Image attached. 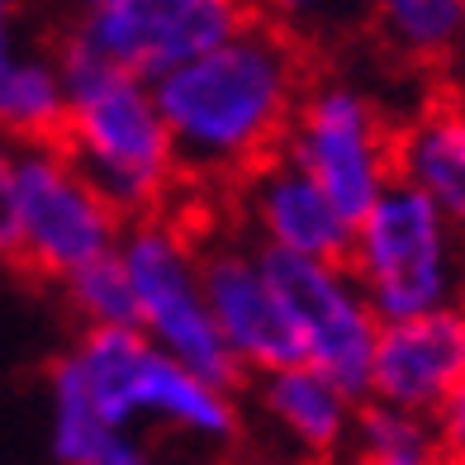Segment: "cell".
Wrapping results in <instances>:
<instances>
[{"instance_id": "8", "label": "cell", "mask_w": 465, "mask_h": 465, "mask_svg": "<svg viewBox=\"0 0 465 465\" xmlns=\"http://www.w3.org/2000/svg\"><path fill=\"white\" fill-rule=\"evenodd\" d=\"M257 10H266L262 0H91L76 29L104 62L162 76L232 38Z\"/></svg>"}, {"instance_id": "1", "label": "cell", "mask_w": 465, "mask_h": 465, "mask_svg": "<svg viewBox=\"0 0 465 465\" xmlns=\"http://www.w3.org/2000/svg\"><path fill=\"white\" fill-rule=\"evenodd\" d=\"M319 86L300 29L257 10L223 44L157 76V110L172 129L176 176L242 195V185L285 157L300 104Z\"/></svg>"}, {"instance_id": "19", "label": "cell", "mask_w": 465, "mask_h": 465, "mask_svg": "<svg viewBox=\"0 0 465 465\" xmlns=\"http://www.w3.org/2000/svg\"><path fill=\"white\" fill-rule=\"evenodd\" d=\"M53 390H57V456L67 465H100L114 437H110V422L95 409L76 356L53 366Z\"/></svg>"}, {"instance_id": "21", "label": "cell", "mask_w": 465, "mask_h": 465, "mask_svg": "<svg viewBox=\"0 0 465 465\" xmlns=\"http://www.w3.org/2000/svg\"><path fill=\"white\" fill-rule=\"evenodd\" d=\"M437 432H441V447H447L451 460H465V375L456 380V390L441 399V409L432 413Z\"/></svg>"}, {"instance_id": "25", "label": "cell", "mask_w": 465, "mask_h": 465, "mask_svg": "<svg viewBox=\"0 0 465 465\" xmlns=\"http://www.w3.org/2000/svg\"><path fill=\"white\" fill-rule=\"evenodd\" d=\"M10 62H5V19H0V72H5Z\"/></svg>"}, {"instance_id": "9", "label": "cell", "mask_w": 465, "mask_h": 465, "mask_svg": "<svg viewBox=\"0 0 465 465\" xmlns=\"http://www.w3.org/2000/svg\"><path fill=\"white\" fill-rule=\"evenodd\" d=\"M190 257L200 262V285H204L209 313H214L219 332L228 337V347L242 361L266 366V371L309 366L304 332L294 328L290 309L281 304V294L271 290L257 262L232 247H209V242H195Z\"/></svg>"}, {"instance_id": "2", "label": "cell", "mask_w": 465, "mask_h": 465, "mask_svg": "<svg viewBox=\"0 0 465 465\" xmlns=\"http://www.w3.org/2000/svg\"><path fill=\"white\" fill-rule=\"evenodd\" d=\"M53 57L67 91V147L57 157L72 162L119 219H153L181 176L172 129L143 76L104 62L76 25L53 34Z\"/></svg>"}, {"instance_id": "17", "label": "cell", "mask_w": 465, "mask_h": 465, "mask_svg": "<svg viewBox=\"0 0 465 465\" xmlns=\"http://www.w3.org/2000/svg\"><path fill=\"white\" fill-rule=\"evenodd\" d=\"M356 465H451V456L428 413L375 399L356 413Z\"/></svg>"}, {"instance_id": "11", "label": "cell", "mask_w": 465, "mask_h": 465, "mask_svg": "<svg viewBox=\"0 0 465 465\" xmlns=\"http://www.w3.org/2000/svg\"><path fill=\"white\" fill-rule=\"evenodd\" d=\"M242 195L257 209V223L266 228V238L276 247H290V252H304V257H319V262H332V266H347L351 257V219L328 200V190L313 181L300 162L290 157H276L257 172Z\"/></svg>"}, {"instance_id": "6", "label": "cell", "mask_w": 465, "mask_h": 465, "mask_svg": "<svg viewBox=\"0 0 465 465\" xmlns=\"http://www.w3.org/2000/svg\"><path fill=\"white\" fill-rule=\"evenodd\" d=\"M257 266L271 281V290L281 294V304L290 309L294 328L304 332L309 366H319L351 399L366 394L380 319L366 304L361 285L351 281V271L319 262V257H304V252L276 247V242L257 257Z\"/></svg>"}, {"instance_id": "5", "label": "cell", "mask_w": 465, "mask_h": 465, "mask_svg": "<svg viewBox=\"0 0 465 465\" xmlns=\"http://www.w3.org/2000/svg\"><path fill=\"white\" fill-rule=\"evenodd\" d=\"M124 266L134 276L143 323L176 351L185 371H195L204 385L214 390H238L242 385V356L228 347L219 332L214 313H209L204 285L195 281V257L176 242V232L157 214L138 219L129 247H124Z\"/></svg>"}, {"instance_id": "3", "label": "cell", "mask_w": 465, "mask_h": 465, "mask_svg": "<svg viewBox=\"0 0 465 465\" xmlns=\"http://www.w3.org/2000/svg\"><path fill=\"white\" fill-rule=\"evenodd\" d=\"M456 232L460 228L409 181L380 190V200L351 228L347 257L351 281L361 285L380 323L460 304L465 257Z\"/></svg>"}, {"instance_id": "24", "label": "cell", "mask_w": 465, "mask_h": 465, "mask_svg": "<svg viewBox=\"0 0 465 465\" xmlns=\"http://www.w3.org/2000/svg\"><path fill=\"white\" fill-rule=\"evenodd\" d=\"M100 465H143V460H138L129 447H119V441H110V451L100 456Z\"/></svg>"}, {"instance_id": "26", "label": "cell", "mask_w": 465, "mask_h": 465, "mask_svg": "<svg viewBox=\"0 0 465 465\" xmlns=\"http://www.w3.org/2000/svg\"><path fill=\"white\" fill-rule=\"evenodd\" d=\"M10 5H15V0H0V19H5V10H10Z\"/></svg>"}, {"instance_id": "27", "label": "cell", "mask_w": 465, "mask_h": 465, "mask_svg": "<svg viewBox=\"0 0 465 465\" xmlns=\"http://www.w3.org/2000/svg\"><path fill=\"white\" fill-rule=\"evenodd\" d=\"M451 465H465V460H451Z\"/></svg>"}, {"instance_id": "10", "label": "cell", "mask_w": 465, "mask_h": 465, "mask_svg": "<svg viewBox=\"0 0 465 465\" xmlns=\"http://www.w3.org/2000/svg\"><path fill=\"white\" fill-rule=\"evenodd\" d=\"M465 375V309H428L409 319H385L375 332L371 356V394L380 404L437 413L441 399Z\"/></svg>"}, {"instance_id": "16", "label": "cell", "mask_w": 465, "mask_h": 465, "mask_svg": "<svg viewBox=\"0 0 465 465\" xmlns=\"http://www.w3.org/2000/svg\"><path fill=\"white\" fill-rule=\"evenodd\" d=\"M380 38L409 62H447L465 48V0H371Z\"/></svg>"}, {"instance_id": "20", "label": "cell", "mask_w": 465, "mask_h": 465, "mask_svg": "<svg viewBox=\"0 0 465 465\" xmlns=\"http://www.w3.org/2000/svg\"><path fill=\"white\" fill-rule=\"evenodd\" d=\"M67 285H72V300L86 309L95 323H114V328L143 323L134 276H129V266H124V257H114V252H100L95 262L76 266L67 276Z\"/></svg>"}, {"instance_id": "23", "label": "cell", "mask_w": 465, "mask_h": 465, "mask_svg": "<svg viewBox=\"0 0 465 465\" xmlns=\"http://www.w3.org/2000/svg\"><path fill=\"white\" fill-rule=\"evenodd\" d=\"M266 10H276V15H319V10H328V5H337V0H262Z\"/></svg>"}, {"instance_id": "14", "label": "cell", "mask_w": 465, "mask_h": 465, "mask_svg": "<svg viewBox=\"0 0 465 465\" xmlns=\"http://www.w3.org/2000/svg\"><path fill=\"white\" fill-rule=\"evenodd\" d=\"M0 129H10L34 153H62L67 147V91L57 72L38 62L0 72Z\"/></svg>"}, {"instance_id": "22", "label": "cell", "mask_w": 465, "mask_h": 465, "mask_svg": "<svg viewBox=\"0 0 465 465\" xmlns=\"http://www.w3.org/2000/svg\"><path fill=\"white\" fill-rule=\"evenodd\" d=\"M15 242H19V219H15V166L10 157L0 153V257H15Z\"/></svg>"}, {"instance_id": "18", "label": "cell", "mask_w": 465, "mask_h": 465, "mask_svg": "<svg viewBox=\"0 0 465 465\" xmlns=\"http://www.w3.org/2000/svg\"><path fill=\"white\" fill-rule=\"evenodd\" d=\"M138 404L172 413L200 432H219V437L232 432V409L219 399V390L204 385L195 371H185L181 361H172L162 351H147V361L138 371Z\"/></svg>"}, {"instance_id": "15", "label": "cell", "mask_w": 465, "mask_h": 465, "mask_svg": "<svg viewBox=\"0 0 465 465\" xmlns=\"http://www.w3.org/2000/svg\"><path fill=\"white\" fill-rule=\"evenodd\" d=\"M147 351L153 347L134 328H114V323H95L86 332V342H81L76 366L86 375L91 399L110 428L138 409V371L147 361Z\"/></svg>"}, {"instance_id": "13", "label": "cell", "mask_w": 465, "mask_h": 465, "mask_svg": "<svg viewBox=\"0 0 465 465\" xmlns=\"http://www.w3.org/2000/svg\"><path fill=\"white\" fill-rule=\"evenodd\" d=\"M347 390H337L319 366H285L276 371V380L266 385V404L276 413L290 437L309 447L313 456H332L347 437Z\"/></svg>"}, {"instance_id": "7", "label": "cell", "mask_w": 465, "mask_h": 465, "mask_svg": "<svg viewBox=\"0 0 465 465\" xmlns=\"http://www.w3.org/2000/svg\"><path fill=\"white\" fill-rule=\"evenodd\" d=\"M290 157L356 223L394 181V129L361 91L313 86L294 119Z\"/></svg>"}, {"instance_id": "4", "label": "cell", "mask_w": 465, "mask_h": 465, "mask_svg": "<svg viewBox=\"0 0 465 465\" xmlns=\"http://www.w3.org/2000/svg\"><path fill=\"white\" fill-rule=\"evenodd\" d=\"M15 219L19 242L10 266L29 281H67L119 238V209L53 153H34L15 166Z\"/></svg>"}, {"instance_id": "12", "label": "cell", "mask_w": 465, "mask_h": 465, "mask_svg": "<svg viewBox=\"0 0 465 465\" xmlns=\"http://www.w3.org/2000/svg\"><path fill=\"white\" fill-rule=\"evenodd\" d=\"M394 181L422 190L465 232V95H437L394 129Z\"/></svg>"}]
</instances>
